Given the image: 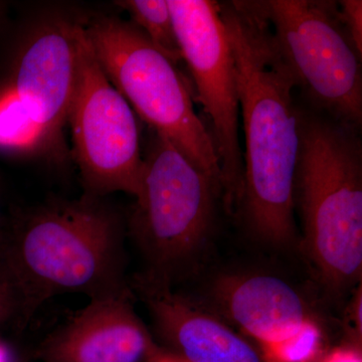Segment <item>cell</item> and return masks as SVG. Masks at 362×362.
<instances>
[{"label":"cell","instance_id":"9c48e42d","mask_svg":"<svg viewBox=\"0 0 362 362\" xmlns=\"http://www.w3.org/2000/svg\"><path fill=\"white\" fill-rule=\"evenodd\" d=\"M78 23L39 28L21 52L13 89L47 149H59L78 75Z\"/></svg>","mask_w":362,"mask_h":362},{"label":"cell","instance_id":"ba28073f","mask_svg":"<svg viewBox=\"0 0 362 362\" xmlns=\"http://www.w3.org/2000/svg\"><path fill=\"white\" fill-rule=\"evenodd\" d=\"M168 1L182 61L192 74L197 100L209 118L220 163L221 199L232 213L242 199L244 163L237 76L218 2Z\"/></svg>","mask_w":362,"mask_h":362},{"label":"cell","instance_id":"7a4b0ae2","mask_svg":"<svg viewBox=\"0 0 362 362\" xmlns=\"http://www.w3.org/2000/svg\"><path fill=\"white\" fill-rule=\"evenodd\" d=\"M103 199L84 195L28 214L0 246L21 302L20 329L51 298L90 299L126 291L122 223Z\"/></svg>","mask_w":362,"mask_h":362},{"label":"cell","instance_id":"277c9868","mask_svg":"<svg viewBox=\"0 0 362 362\" xmlns=\"http://www.w3.org/2000/svg\"><path fill=\"white\" fill-rule=\"evenodd\" d=\"M98 63L149 129L168 138L221 192L220 163L209 127L176 64L132 23L101 16L84 26Z\"/></svg>","mask_w":362,"mask_h":362},{"label":"cell","instance_id":"52a82bcc","mask_svg":"<svg viewBox=\"0 0 362 362\" xmlns=\"http://www.w3.org/2000/svg\"><path fill=\"white\" fill-rule=\"evenodd\" d=\"M68 123L86 195L137 197L143 152L136 114L98 63L84 26L78 25V75Z\"/></svg>","mask_w":362,"mask_h":362},{"label":"cell","instance_id":"3957f363","mask_svg":"<svg viewBox=\"0 0 362 362\" xmlns=\"http://www.w3.org/2000/svg\"><path fill=\"white\" fill-rule=\"evenodd\" d=\"M294 181L305 245L324 284L342 291L362 270V143L354 129L299 102Z\"/></svg>","mask_w":362,"mask_h":362},{"label":"cell","instance_id":"d6986e66","mask_svg":"<svg viewBox=\"0 0 362 362\" xmlns=\"http://www.w3.org/2000/svg\"><path fill=\"white\" fill-rule=\"evenodd\" d=\"M361 293L359 292L358 296L356 297V302H354V307H352V318H354V329L356 333L359 332L361 335Z\"/></svg>","mask_w":362,"mask_h":362},{"label":"cell","instance_id":"30bf717a","mask_svg":"<svg viewBox=\"0 0 362 362\" xmlns=\"http://www.w3.org/2000/svg\"><path fill=\"white\" fill-rule=\"evenodd\" d=\"M130 289L90 299L52 331L37 356L42 362H154L161 350L135 313Z\"/></svg>","mask_w":362,"mask_h":362},{"label":"cell","instance_id":"8992f818","mask_svg":"<svg viewBox=\"0 0 362 362\" xmlns=\"http://www.w3.org/2000/svg\"><path fill=\"white\" fill-rule=\"evenodd\" d=\"M305 105L361 130V57L332 0H256Z\"/></svg>","mask_w":362,"mask_h":362},{"label":"cell","instance_id":"e0dca14e","mask_svg":"<svg viewBox=\"0 0 362 362\" xmlns=\"http://www.w3.org/2000/svg\"><path fill=\"white\" fill-rule=\"evenodd\" d=\"M339 18L350 40L357 52L362 54V1L342 0L338 1Z\"/></svg>","mask_w":362,"mask_h":362},{"label":"cell","instance_id":"ac0fdd59","mask_svg":"<svg viewBox=\"0 0 362 362\" xmlns=\"http://www.w3.org/2000/svg\"><path fill=\"white\" fill-rule=\"evenodd\" d=\"M321 362H362L361 352L352 349L333 350Z\"/></svg>","mask_w":362,"mask_h":362},{"label":"cell","instance_id":"5bb4252c","mask_svg":"<svg viewBox=\"0 0 362 362\" xmlns=\"http://www.w3.org/2000/svg\"><path fill=\"white\" fill-rule=\"evenodd\" d=\"M0 147L23 152L47 149L42 133L30 120L11 86L0 93Z\"/></svg>","mask_w":362,"mask_h":362},{"label":"cell","instance_id":"4fadbf2b","mask_svg":"<svg viewBox=\"0 0 362 362\" xmlns=\"http://www.w3.org/2000/svg\"><path fill=\"white\" fill-rule=\"evenodd\" d=\"M131 16L133 23L158 51L177 65L182 61L168 0L116 1Z\"/></svg>","mask_w":362,"mask_h":362},{"label":"cell","instance_id":"5b68a950","mask_svg":"<svg viewBox=\"0 0 362 362\" xmlns=\"http://www.w3.org/2000/svg\"><path fill=\"white\" fill-rule=\"evenodd\" d=\"M143 164L130 232L148 265L144 274L171 285L206 240L221 192L168 138L152 129Z\"/></svg>","mask_w":362,"mask_h":362},{"label":"cell","instance_id":"6da1fadb","mask_svg":"<svg viewBox=\"0 0 362 362\" xmlns=\"http://www.w3.org/2000/svg\"><path fill=\"white\" fill-rule=\"evenodd\" d=\"M232 49L245 136L240 206L250 230L274 246L296 238L294 181L299 102L291 71L256 0L218 2Z\"/></svg>","mask_w":362,"mask_h":362},{"label":"cell","instance_id":"7c38bea8","mask_svg":"<svg viewBox=\"0 0 362 362\" xmlns=\"http://www.w3.org/2000/svg\"><path fill=\"white\" fill-rule=\"evenodd\" d=\"M214 296L221 311L259 349L289 339L312 321L299 293L273 276H223L214 285Z\"/></svg>","mask_w":362,"mask_h":362},{"label":"cell","instance_id":"2e32d148","mask_svg":"<svg viewBox=\"0 0 362 362\" xmlns=\"http://www.w3.org/2000/svg\"><path fill=\"white\" fill-rule=\"evenodd\" d=\"M6 324L20 329L21 302L13 281L0 259V326Z\"/></svg>","mask_w":362,"mask_h":362},{"label":"cell","instance_id":"ffe728a7","mask_svg":"<svg viewBox=\"0 0 362 362\" xmlns=\"http://www.w3.org/2000/svg\"><path fill=\"white\" fill-rule=\"evenodd\" d=\"M154 362H185L182 359L178 358L177 356H173L171 354H166V352L161 351L159 356L156 357Z\"/></svg>","mask_w":362,"mask_h":362},{"label":"cell","instance_id":"8fae6325","mask_svg":"<svg viewBox=\"0 0 362 362\" xmlns=\"http://www.w3.org/2000/svg\"><path fill=\"white\" fill-rule=\"evenodd\" d=\"M131 287L146 305L154 327L185 362H264L261 354L228 325L202 310L171 285L141 274Z\"/></svg>","mask_w":362,"mask_h":362},{"label":"cell","instance_id":"9a60e30c","mask_svg":"<svg viewBox=\"0 0 362 362\" xmlns=\"http://www.w3.org/2000/svg\"><path fill=\"white\" fill-rule=\"evenodd\" d=\"M320 328L313 320L285 341L261 349L264 362H313L321 349Z\"/></svg>","mask_w":362,"mask_h":362}]
</instances>
